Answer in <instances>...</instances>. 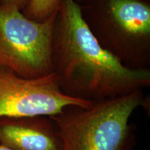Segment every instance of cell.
Returning a JSON list of instances; mask_svg holds the SVG:
<instances>
[{"instance_id":"obj_1","label":"cell","mask_w":150,"mask_h":150,"mask_svg":"<svg viewBox=\"0 0 150 150\" xmlns=\"http://www.w3.org/2000/svg\"><path fill=\"white\" fill-rule=\"evenodd\" d=\"M52 71L67 96L95 102L150 86V69L125 67L99 44L75 0H62L54 21Z\"/></svg>"},{"instance_id":"obj_2","label":"cell","mask_w":150,"mask_h":150,"mask_svg":"<svg viewBox=\"0 0 150 150\" xmlns=\"http://www.w3.org/2000/svg\"><path fill=\"white\" fill-rule=\"evenodd\" d=\"M146 102L140 91L93 102L87 108L67 106L49 117L57 127L63 150H134L135 127L129 120Z\"/></svg>"},{"instance_id":"obj_3","label":"cell","mask_w":150,"mask_h":150,"mask_svg":"<svg viewBox=\"0 0 150 150\" xmlns=\"http://www.w3.org/2000/svg\"><path fill=\"white\" fill-rule=\"evenodd\" d=\"M79 5L103 49L127 68L150 69V0H83Z\"/></svg>"},{"instance_id":"obj_4","label":"cell","mask_w":150,"mask_h":150,"mask_svg":"<svg viewBox=\"0 0 150 150\" xmlns=\"http://www.w3.org/2000/svg\"><path fill=\"white\" fill-rule=\"evenodd\" d=\"M56 14L38 22L16 7L0 5V67L25 79L53 73L52 41Z\"/></svg>"},{"instance_id":"obj_5","label":"cell","mask_w":150,"mask_h":150,"mask_svg":"<svg viewBox=\"0 0 150 150\" xmlns=\"http://www.w3.org/2000/svg\"><path fill=\"white\" fill-rule=\"evenodd\" d=\"M93 103L65 95L54 73L25 79L0 67V117L52 116L67 106L87 108Z\"/></svg>"},{"instance_id":"obj_6","label":"cell","mask_w":150,"mask_h":150,"mask_svg":"<svg viewBox=\"0 0 150 150\" xmlns=\"http://www.w3.org/2000/svg\"><path fill=\"white\" fill-rule=\"evenodd\" d=\"M0 143L13 150H63L57 127L44 115L0 117Z\"/></svg>"},{"instance_id":"obj_7","label":"cell","mask_w":150,"mask_h":150,"mask_svg":"<svg viewBox=\"0 0 150 150\" xmlns=\"http://www.w3.org/2000/svg\"><path fill=\"white\" fill-rule=\"evenodd\" d=\"M61 2L62 0H28L21 11L29 20L42 22L57 13Z\"/></svg>"},{"instance_id":"obj_8","label":"cell","mask_w":150,"mask_h":150,"mask_svg":"<svg viewBox=\"0 0 150 150\" xmlns=\"http://www.w3.org/2000/svg\"><path fill=\"white\" fill-rule=\"evenodd\" d=\"M27 1L28 0H0V5L13 6L22 11Z\"/></svg>"},{"instance_id":"obj_9","label":"cell","mask_w":150,"mask_h":150,"mask_svg":"<svg viewBox=\"0 0 150 150\" xmlns=\"http://www.w3.org/2000/svg\"><path fill=\"white\" fill-rule=\"evenodd\" d=\"M0 150H13L10 149V148L6 147V146H4V145H2L1 143H0Z\"/></svg>"},{"instance_id":"obj_10","label":"cell","mask_w":150,"mask_h":150,"mask_svg":"<svg viewBox=\"0 0 150 150\" xmlns=\"http://www.w3.org/2000/svg\"><path fill=\"white\" fill-rule=\"evenodd\" d=\"M83 1V0H75V1H76V2L78 4H79L81 3Z\"/></svg>"}]
</instances>
